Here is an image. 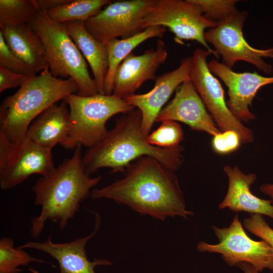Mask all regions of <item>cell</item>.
I'll return each instance as SVG.
<instances>
[{"instance_id": "15", "label": "cell", "mask_w": 273, "mask_h": 273, "mask_svg": "<svg viewBox=\"0 0 273 273\" xmlns=\"http://www.w3.org/2000/svg\"><path fill=\"white\" fill-rule=\"evenodd\" d=\"M167 56L165 43L160 38L154 49L147 50L140 55L130 53L116 70L112 94L124 99L134 94L146 81L155 80L156 72Z\"/></svg>"}, {"instance_id": "1", "label": "cell", "mask_w": 273, "mask_h": 273, "mask_svg": "<svg viewBox=\"0 0 273 273\" xmlns=\"http://www.w3.org/2000/svg\"><path fill=\"white\" fill-rule=\"evenodd\" d=\"M124 176L102 188L93 189L92 199H109L144 215L164 220L168 217L188 218L178 178L174 171L155 158L141 157L127 167Z\"/></svg>"}, {"instance_id": "14", "label": "cell", "mask_w": 273, "mask_h": 273, "mask_svg": "<svg viewBox=\"0 0 273 273\" xmlns=\"http://www.w3.org/2000/svg\"><path fill=\"white\" fill-rule=\"evenodd\" d=\"M210 72L228 88L226 104L232 114L240 121L248 122L255 118L249 106L257 92L263 86L273 83V76L266 77L256 72H236L223 63L212 59L208 63Z\"/></svg>"}, {"instance_id": "26", "label": "cell", "mask_w": 273, "mask_h": 273, "mask_svg": "<svg viewBox=\"0 0 273 273\" xmlns=\"http://www.w3.org/2000/svg\"><path fill=\"white\" fill-rule=\"evenodd\" d=\"M184 138L183 130L177 123L164 120L155 130L147 136L148 142L162 148H171L179 146Z\"/></svg>"}, {"instance_id": "13", "label": "cell", "mask_w": 273, "mask_h": 273, "mask_svg": "<svg viewBox=\"0 0 273 273\" xmlns=\"http://www.w3.org/2000/svg\"><path fill=\"white\" fill-rule=\"evenodd\" d=\"M192 57L183 59L175 69L155 79L153 88L144 94H133L124 99L142 114L141 130L147 136L156 119L174 91L183 82L191 80Z\"/></svg>"}, {"instance_id": "27", "label": "cell", "mask_w": 273, "mask_h": 273, "mask_svg": "<svg viewBox=\"0 0 273 273\" xmlns=\"http://www.w3.org/2000/svg\"><path fill=\"white\" fill-rule=\"evenodd\" d=\"M201 8L204 16L208 19L219 22L238 10L237 0H193Z\"/></svg>"}, {"instance_id": "29", "label": "cell", "mask_w": 273, "mask_h": 273, "mask_svg": "<svg viewBox=\"0 0 273 273\" xmlns=\"http://www.w3.org/2000/svg\"><path fill=\"white\" fill-rule=\"evenodd\" d=\"M244 228L250 233L266 242L273 249V229L262 215L251 214L243 220Z\"/></svg>"}, {"instance_id": "33", "label": "cell", "mask_w": 273, "mask_h": 273, "mask_svg": "<svg viewBox=\"0 0 273 273\" xmlns=\"http://www.w3.org/2000/svg\"><path fill=\"white\" fill-rule=\"evenodd\" d=\"M236 266L241 269L245 273H259V271L254 266L246 262L239 263Z\"/></svg>"}, {"instance_id": "10", "label": "cell", "mask_w": 273, "mask_h": 273, "mask_svg": "<svg viewBox=\"0 0 273 273\" xmlns=\"http://www.w3.org/2000/svg\"><path fill=\"white\" fill-rule=\"evenodd\" d=\"M55 168L52 149L27 136L16 143L0 133V187L12 189L33 174L43 176Z\"/></svg>"}, {"instance_id": "32", "label": "cell", "mask_w": 273, "mask_h": 273, "mask_svg": "<svg viewBox=\"0 0 273 273\" xmlns=\"http://www.w3.org/2000/svg\"><path fill=\"white\" fill-rule=\"evenodd\" d=\"M71 0H34L39 11L48 12L65 5Z\"/></svg>"}, {"instance_id": "35", "label": "cell", "mask_w": 273, "mask_h": 273, "mask_svg": "<svg viewBox=\"0 0 273 273\" xmlns=\"http://www.w3.org/2000/svg\"><path fill=\"white\" fill-rule=\"evenodd\" d=\"M29 270L31 273H40L38 271L32 268H29Z\"/></svg>"}, {"instance_id": "12", "label": "cell", "mask_w": 273, "mask_h": 273, "mask_svg": "<svg viewBox=\"0 0 273 273\" xmlns=\"http://www.w3.org/2000/svg\"><path fill=\"white\" fill-rule=\"evenodd\" d=\"M156 0H126L112 2L84 22L86 30L100 42L125 38L143 30V20Z\"/></svg>"}, {"instance_id": "2", "label": "cell", "mask_w": 273, "mask_h": 273, "mask_svg": "<svg viewBox=\"0 0 273 273\" xmlns=\"http://www.w3.org/2000/svg\"><path fill=\"white\" fill-rule=\"evenodd\" d=\"M81 146L75 148L72 156L65 159L32 187L34 203L41 207L39 215L31 221L30 234L38 238L47 221L57 223L64 229L78 211L81 203L89 195L102 176L92 177L82 161Z\"/></svg>"}, {"instance_id": "9", "label": "cell", "mask_w": 273, "mask_h": 273, "mask_svg": "<svg viewBox=\"0 0 273 273\" xmlns=\"http://www.w3.org/2000/svg\"><path fill=\"white\" fill-rule=\"evenodd\" d=\"M218 243L210 244L204 242L197 245L198 251L217 253L230 266L246 262L259 272L268 268L273 271V249L265 241H254L246 233L236 214L228 227L212 226Z\"/></svg>"}, {"instance_id": "4", "label": "cell", "mask_w": 273, "mask_h": 273, "mask_svg": "<svg viewBox=\"0 0 273 273\" xmlns=\"http://www.w3.org/2000/svg\"><path fill=\"white\" fill-rule=\"evenodd\" d=\"M78 92V85L72 78L56 77L48 67L3 101L0 106V133L13 143L23 140L29 125L39 114Z\"/></svg>"}, {"instance_id": "5", "label": "cell", "mask_w": 273, "mask_h": 273, "mask_svg": "<svg viewBox=\"0 0 273 273\" xmlns=\"http://www.w3.org/2000/svg\"><path fill=\"white\" fill-rule=\"evenodd\" d=\"M28 24L43 44L52 74L63 79L72 78L78 85V95L99 94L85 58L64 24L53 21L43 11L37 12Z\"/></svg>"}, {"instance_id": "22", "label": "cell", "mask_w": 273, "mask_h": 273, "mask_svg": "<svg viewBox=\"0 0 273 273\" xmlns=\"http://www.w3.org/2000/svg\"><path fill=\"white\" fill-rule=\"evenodd\" d=\"M166 30V28L162 26L149 27L134 35L125 38L113 39L105 44L109 62L108 70L104 83L105 95L112 94L114 74L122 61L144 41L154 37L160 38L163 37Z\"/></svg>"}, {"instance_id": "25", "label": "cell", "mask_w": 273, "mask_h": 273, "mask_svg": "<svg viewBox=\"0 0 273 273\" xmlns=\"http://www.w3.org/2000/svg\"><path fill=\"white\" fill-rule=\"evenodd\" d=\"M38 11L34 0H0V27L28 23Z\"/></svg>"}, {"instance_id": "16", "label": "cell", "mask_w": 273, "mask_h": 273, "mask_svg": "<svg viewBox=\"0 0 273 273\" xmlns=\"http://www.w3.org/2000/svg\"><path fill=\"white\" fill-rule=\"evenodd\" d=\"M95 215L94 230L88 235L65 243H54L52 236L43 242L29 241L19 246L21 249H31L47 253L56 259L59 264V273H96L99 265H110L112 262L105 259L88 260L85 246L99 231L101 226L100 215Z\"/></svg>"}, {"instance_id": "21", "label": "cell", "mask_w": 273, "mask_h": 273, "mask_svg": "<svg viewBox=\"0 0 273 273\" xmlns=\"http://www.w3.org/2000/svg\"><path fill=\"white\" fill-rule=\"evenodd\" d=\"M84 58L88 63L99 94H104V83L109 66L106 47L86 30L84 22L70 21L63 23Z\"/></svg>"}, {"instance_id": "3", "label": "cell", "mask_w": 273, "mask_h": 273, "mask_svg": "<svg viewBox=\"0 0 273 273\" xmlns=\"http://www.w3.org/2000/svg\"><path fill=\"white\" fill-rule=\"evenodd\" d=\"M141 124L139 109L123 114L106 137L82 155L86 172L90 175L102 168H110L112 173L125 172L130 163L145 156L155 158L171 171L178 170L184 162V148H162L150 144Z\"/></svg>"}, {"instance_id": "8", "label": "cell", "mask_w": 273, "mask_h": 273, "mask_svg": "<svg viewBox=\"0 0 273 273\" xmlns=\"http://www.w3.org/2000/svg\"><path fill=\"white\" fill-rule=\"evenodd\" d=\"M247 16L245 11H237L205 31V39L213 46L217 57L221 56L222 63L227 67L232 69L237 61H243L269 74L272 72V67L263 58L273 59V48L260 50L249 44L243 33Z\"/></svg>"}, {"instance_id": "24", "label": "cell", "mask_w": 273, "mask_h": 273, "mask_svg": "<svg viewBox=\"0 0 273 273\" xmlns=\"http://www.w3.org/2000/svg\"><path fill=\"white\" fill-rule=\"evenodd\" d=\"M33 262H46L35 258L18 247L15 248L12 238L3 237L0 240V273H20L21 266H27Z\"/></svg>"}, {"instance_id": "11", "label": "cell", "mask_w": 273, "mask_h": 273, "mask_svg": "<svg viewBox=\"0 0 273 273\" xmlns=\"http://www.w3.org/2000/svg\"><path fill=\"white\" fill-rule=\"evenodd\" d=\"M211 54L213 55L210 51L201 49L193 52L191 80L221 132L235 131L240 135L241 143H252L254 140L253 130L231 112L220 82L209 69L207 59Z\"/></svg>"}, {"instance_id": "31", "label": "cell", "mask_w": 273, "mask_h": 273, "mask_svg": "<svg viewBox=\"0 0 273 273\" xmlns=\"http://www.w3.org/2000/svg\"><path fill=\"white\" fill-rule=\"evenodd\" d=\"M34 75L16 73L0 66V93L9 88L20 87Z\"/></svg>"}, {"instance_id": "20", "label": "cell", "mask_w": 273, "mask_h": 273, "mask_svg": "<svg viewBox=\"0 0 273 273\" xmlns=\"http://www.w3.org/2000/svg\"><path fill=\"white\" fill-rule=\"evenodd\" d=\"M0 31L10 51L36 73L49 67L43 44L28 23L5 25Z\"/></svg>"}, {"instance_id": "28", "label": "cell", "mask_w": 273, "mask_h": 273, "mask_svg": "<svg viewBox=\"0 0 273 273\" xmlns=\"http://www.w3.org/2000/svg\"><path fill=\"white\" fill-rule=\"evenodd\" d=\"M0 66L14 72L24 74H36L28 64L14 55L9 49L0 31Z\"/></svg>"}, {"instance_id": "30", "label": "cell", "mask_w": 273, "mask_h": 273, "mask_svg": "<svg viewBox=\"0 0 273 273\" xmlns=\"http://www.w3.org/2000/svg\"><path fill=\"white\" fill-rule=\"evenodd\" d=\"M241 143L240 136L237 132L227 130L220 132L213 136L212 146L215 152L225 154L237 150Z\"/></svg>"}, {"instance_id": "23", "label": "cell", "mask_w": 273, "mask_h": 273, "mask_svg": "<svg viewBox=\"0 0 273 273\" xmlns=\"http://www.w3.org/2000/svg\"><path fill=\"white\" fill-rule=\"evenodd\" d=\"M111 3L110 0H71L46 13L51 20L60 23L74 21L85 22L97 15L103 6Z\"/></svg>"}, {"instance_id": "6", "label": "cell", "mask_w": 273, "mask_h": 273, "mask_svg": "<svg viewBox=\"0 0 273 273\" xmlns=\"http://www.w3.org/2000/svg\"><path fill=\"white\" fill-rule=\"evenodd\" d=\"M64 100L69 108L72 122L67 149L78 146L88 149L96 146L107 135L106 124L111 117L135 108L124 99L113 94L82 96L72 94Z\"/></svg>"}, {"instance_id": "18", "label": "cell", "mask_w": 273, "mask_h": 273, "mask_svg": "<svg viewBox=\"0 0 273 273\" xmlns=\"http://www.w3.org/2000/svg\"><path fill=\"white\" fill-rule=\"evenodd\" d=\"M223 170L229 179L226 194L218 208H228L233 212L244 211L268 216L273 219V205L271 200H264L254 195L251 185L257 179L256 174H245L238 167L225 165Z\"/></svg>"}, {"instance_id": "19", "label": "cell", "mask_w": 273, "mask_h": 273, "mask_svg": "<svg viewBox=\"0 0 273 273\" xmlns=\"http://www.w3.org/2000/svg\"><path fill=\"white\" fill-rule=\"evenodd\" d=\"M68 106L63 100L47 109L30 124L26 136L46 148L52 149L60 144L66 149L72 126Z\"/></svg>"}, {"instance_id": "17", "label": "cell", "mask_w": 273, "mask_h": 273, "mask_svg": "<svg viewBox=\"0 0 273 273\" xmlns=\"http://www.w3.org/2000/svg\"><path fill=\"white\" fill-rule=\"evenodd\" d=\"M167 120L183 122L193 130L213 136L220 132L191 80L176 88L173 98L160 111L155 122Z\"/></svg>"}, {"instance_id": "7", "label": "cell", "mask_w": 273, "mask_h": 273, "mask_svg": "<svg viewBox=\"0 0 273 273\" xmlns=\"http://www.w3.org/2000/svg\"><path fill=\"white\" fill-rule=\"evenodd\" d=\"M217 22L207 19L193 0H156L150 13L143 20L142 30L152 26L167 27L174 34L175 41L183 44L185 40H195L218 59L204 37L206 28L216 26Z\"/></svg>"}, {"instance_id": "34", "label": "cell", "mask_w": 273, "mask_h": 273, "mask_svg": "<svg viewBox=\"0 0 273 273\" xmlns=\"http://www.w3.org/2000/svg\"><path fill=\"white\" fill-rule=\"evenodd\" d=\"M260 191L269 196L273 205V184H265L262 185L260 188Z\"/></svg>"}]
</instances>
